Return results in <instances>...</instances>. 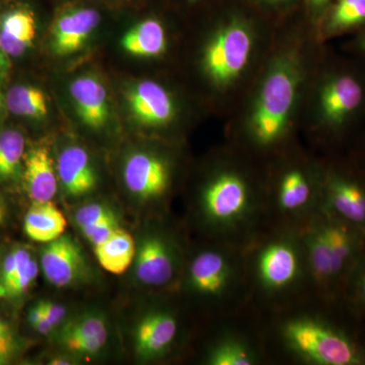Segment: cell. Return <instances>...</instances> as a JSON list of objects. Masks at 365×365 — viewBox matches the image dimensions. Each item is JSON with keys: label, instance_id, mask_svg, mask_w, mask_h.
I'll return each instance as SVG.
<instances>
[{"label": "cell", "instance_id": "4fadbf2b", "mask_svg": "<svg viewBox=\"0 0 365 365\" xmlns=\"http://www.w3.org/2000/svg\"><path fill=\"white\" fill-rule=\"evenodd\" d=\"M58 341L67 351L91 356L105 347L108 328L105 319L96 314H86L71 319L62 328Z\"/></svg>", "mask_w": 365, "mask_h": 365}, {"label": "cell", "instance_id": "484cf974", "mask_svg": "<svg viewBox=\"0 0 365 365\" xmlns=\"http://www.w3.org/2000/svg\"><path fill=\"white\" fill-rule=\"evenodd\" d=\"M309 260L314 275L322 283L337 282L342 276L336 268L332 250L327 240L323 225L317 228L309 240Z\"/></svg>", "mask_w": 365, "mask_h": 365}, {"label": "cell", "instance_id": "bcb514c9", "mask_svg": "<svg viewBox=\"0 0 365 365\" xmlns=\"http://www.w3.org/2000/svg\"><path fill=\"white\" fill-rule=\"evenodd\" d=\"M4 101H1V102H0V110H1L2 106H4Z\"/></svg>", "mask_w": 365, "mask_h": 365}, {"label": "cell", "instance_id": "1f68e13d", "mask_svg": "<svg viewBox=\"0 0 365 365\" xmlns=\"http://www.w3.org/2000/svg\"><path fill=\"white\" fill-rule=\"evenodd\" d=\"M119 227L117 216L114 215L88 225V227L81 228V232L85 235L86 239L93 245V247H97L109 240Z\"/></svg>", "mask_w": 365, "mask_h": 365}, {"label": "cell", "instance_id": "60d3db41", "mask_svg": "<svg viewBox=\"0 0 365 365\" xmlns=\"http://www.w3.org/2000/svg\"><path fill=\"white\" fill-rule=\"evenodd\" d=\"M6 217V203H4V198L0 195V225L4 222Z\"/></svg>", "mask_w": 365, "mask_h": 365}, {"label": "cell", "instance_id": "5b68a950", "mask_svg": "<svg viewBox=\"0 0 365 365\" xmlns=\"http://www.w3.org/2000/svg\"><path fill=\"white\" fill-rule=\"evenodd\" d=\"M325 191L333 215L365 232V163L329 170Z\"/></svg>", "mask_w": 365, "mask_h": 365}, {"label": "cell", "instance_id": "6da1fadb", "mask_svg": "<svg viewBox=\"0 0 365 365\" xmlns=\"http://www.w3.org/2000/svg\"><path fill=\"white\" fill-rule=\"evenodd\" d=\"M304 76V57L297 48L281 50L269 61L245 115L255 143L269 146L287 133L299 108Z\"/></svg>", "mask_w": 365, "mask_h": 365}, {"label": "cell", "instance_id": "d6986e66", "mask_svg": "<svg viewBox=\"0 0 365 365\" xmlns=\"http://www.w3.org/2000/svg\"><path fill=\"white\" fill-rule=\"evenodd\" d=\"M365 29V0H334L322 18L324 39Z\"/></svg>", "mask_w": 365, "mask_h": 365}, {"label": "cell", "instance_id": "52a82bcc", "mask_svg": "<svg viewBox=\"0 0 365 365\" xmlns=\"http://www.w3.org/2000/svg\"><path fill=\"white\" fill-rule=\"evenodd\" d=\"M86 264L83 250L66 235L48 242L41 254V268L46 279L59 288L83 280L88 274Z\"/></svg>", "mask_w": 365, "mask_h": 365}, {"label": "cell", "instance_id": "4dcf8cb0", "mask_svg": "<svg viewBox=\"0 0 365 365\" xmlns=\"http://www.w3.org/2000/svg\"><path fill=\"white\" fill-rule=\"evenodd\" d=\"M21 348L16 331L0 314V365L11 364L21 352Z\"/></svg>", "mask_w": 365, "mask_h": 365}, {"label": "cell", "instance_id": "ab89813d", "mask_svg": "<svg viewBox=\"0 0 365 365\" xmlns=\"http://www.w3.org/2000/svg\"><path fill=\"white\" fill-rule=\"evenodd\" d=\"M260 1L267 4V6L279 7L287 6L292 0H260Z\"/></svg>", "mask_w": 365, "mask_h": 365}, {"label": "cell", "instance_id": "30bf717a", "mask_svg": "<svg viewBox=\"0 0 365 365\" xmlns=\"http://www.w3.org/2000/svg\"><path fill=\"white\" fill-rule=\"evenodd\" d=\"M101 23V14L93 7H76L61 14L51 34L52 51L59 56L83 49Z\"/></svg>", "mask_w": 365, "mask_h": 365}, {"label": "cell", "instance_id": "d6a6232c", "mask_svg": "<svg viewBox=\"0 0 365 365\" xmlns=\"http://www.w3.org/2000/svg\"><path fill=\"white\" fill-rule=\"evenodd\" d=\"M114 215L115 213L113 212L111 209L105 206L104 204H86V205L79 208L78 212L76 213V222L81 230V228L88 227V225Z\"/></svg>", "mask_w": 365, "mask_h": 365}, {"label": "cell", "instance_id": "7402d4cb", "mask_svg": "<svg viewBox=\"0 0 365 365\" xmlns=\"http://www.w3.org/2000/svg\"><path fill=\"white\" fill-rule=\"evenodd\" d=\"M194 287L206 294H218L227 285L230 269L222 255L204 252L196 257L190 268Z\"/></svg>", "mask_w": 365, "mask_h": 365}, {"label": "cell", "instance_id": "d4e9b609", "mask_svg": "<svg viewBox=\"0 0 365 365\" xmlns=\"http://www.w3.org/2000/svg\"><path fill=\"white\" fill-rule=\"evenodd\" d=\"M4 104L11 114L28 119L40 120L48 114L44 91L33 86L18 85L9 88Z\"/></svg>", "mask_w": 365, "mask_h": 365}, {"label": "cell", "instance_id": "ac0fdd59", "mask_svg": "<svg viewBox=\"0 0 365 365\" xmlns=\"http://www.w3.org/2000/svg\"><path fill=\"white\" fill-rule=\"evenodd\" d=\"M167 31L157 19H146L124 34L121 46L125 52L140 58H155L167 52Z\"/></svg>", "mask_w": 365, "mask_h": 365}, {"label": "cell", "instance_id": "836d02e7", "mask_svg": "<svg viewBox=\"0 0 365 365\" xmlns=\"http://www.w3.org/2000/svg\"><path fill=\"white\" fill-rule=\"evenodd\" d=\"M351 271L353 277L350 281V289L353 302L365 309V246Z\"/></svg>", "mask_w": 365, "mask_h": 365}, {"label": "cell", "instance_id": "f1b7e54d", "mask_svg": "<svg viewBox=\"0 0 365 365\" xmlns=\"http://www.w3.org/2000/svg\"><path fill=\"white\" fill-rule=\"evenodd\" d=\"M209 361L212 365H250L253 359L242 346L235 342H225L211 353Z\"/></svg>", "mask_w": 365, "mask_h": 365}, {"label": "cell", "instance_id": "3957f363", "mask_svg": "<svg viewBox=\"0 0 365 365\" xmlns=\"http://www.w3.org/2000/svg\"><path fill=\"white\" fill-rule=\"evenodd\" d=\"M260 34L248 19L228 16L210 34L201 54L209 83L222 93L235 90L253 66Z\"/></svg>", "mask_w": 365, "mask_h": 365}, {"label": "cell", "instance_id": "f35d334b", "mask_svg": "<svg viewBox=\"0 0 365 365\" xmlns=\"http://www.w3.org/2000/svg\"><path fill=\"white\" fill-rule=\"evenodd\" d=\"M9 59L11 58L4 53L1 44H0V79L4 78L6 76L7 71H9Z\"/></svg>", "mask_w": 365, "mask_h": 365}, {"label": "cell", "instance_id": "ba28073f", "mask_svg": "<svg viewBox=\"0 0 365 365\" xmlns=\"http://www.w3.org/2000/svg\"><path fill=\"white\" fill-rule=\"evenodd\" d=\"M248 202V185L235 170L220 172L204 188V209L217 222H230L239 217L246 210Z\"/></svg>", "mask_w": 365, "mask_h": 365}, {"label": "cell", "instance_id": "74e56055", "mask_svg": "<svg viewBox=\"0 0 365 365\" xmlns=\"http://www.w3.org/2000/svg\"><path fill=\"white\" fill-rule=\"evenodd\" d=\"M41 312H42V309H41ZM31 325L33 326V328L35 329L38 333L42 334V335H49L55 329L54 326L48 321L43 313L41 314L40 318L36 319Z\"/></svg>", "mask_w": 365, "mask_h": 365}, {"label": "cell", "instance_id": "e0dca14e", "mask_svg": "<svg viewBox=\"0 0 365 365\" xmlns=\"http://www.w3.org/2000/svg\"><path fill=\"white\" fill-rule=\"evenodd\" d=\"M37 24L32 11L14 9L0 19V44L9 58L20 57L32 47Z\"/></svg>", "mask_w": 365, "mask_h": 365}, {"label": "cell", "instance_id": "277c9868", "mask_svg": "<svg viewBox=\"0 0 365 365\" xmlns=\"http://www.w3.org/2000/svg\"><path fill=\"white\" fill-rule=\"evenodd\" d=\"M292 348L317 364H365V350L342 329L314 319H297L285 327Z\"/></svg>", "mask_w": 365, "mask_h": 365}, {"label": "cell", "instance_id": "ffe728a7", "mask_svg": "<svg viewBox=\"0 0 365 365\" xmlns=\"http://www.w3.org/2000/svg\"><path fill=\"white\" fill-rule=\"evenodd\" d=\"M259 271L261 279L268 287H287L297 275V255L287 245H271L261 254Z\"/></svg>", "mask_w": 365, "mask_h": 365}, {"label": "cell", "instance_id": "8fae6325", "mask_svg": "<svg viewBox=\"0 0 365 365\" xmlns=\"http://www.w3.org/2000/svg\"><path fill=\"white\" fill-rule=\"evenodd\" d=\"M69 95L76 114L86 126L100 129L108 123L109 98L100 79L91 76H78L69 85Z\"/></svg>", "mask_w": 365, "mask_h": 365}, {"label": "cell", "instance_id": "2e32d148", "mask_svg": "<svg viewBox=\"0 0 365 365\" xmlns=\"http://www.w3.org/2000/svg\"><path fill=\"white\" fill-rule=\"evenodd\" d=\"M176 319L169 314L155 313L144 317L136 328V353L148 359L165 352L176 337Z\"/></svg>", "mask_w": 365, "mask_h": 365}, {"label": "cell", "instance_id": "7bdbcfd3", "mask_svg": "<svg viewBox=\"0 0 365 365\" xmlns=\"http://www.w3.org/2000/svg\"><path fill=\"white\" fill-rule=\"evenodd\" d=\"M361 129H364V157L362 158L361 162L365 163V122H364V126L361 127Z\"/></svg>", "mask_w": 365, "mask_h": 365}, {"label": "cell", "instance_id": "4316f807", "mask_svg": "<svg viewBox=\"0 0 365 365\" xmlns=\"http://www.w3.org/2000/svg\"><path fill=\"white\" fill-rule=\"evenodd\" d=\"M312 193L309 180L300 170L285 173L279 185V203L287 210H294L304 206Z\"/></svg>", "mask_w": 365, "mask_h": 365}, {"label": "cell", "instance_id": "d590c367", "mask_svg": "<svg viewBox=\"0 0 365 365\" xmlns=\"http://www.w3.org/2000/svg\"><path fill=\"white\" fill-rule=\"evenodd\" d=\"M348 50L357 59L365 62V29L355 34L351 42L348 44Z\"/></svg>", "mask_w": 365, "mask_h": 365}, {"label": "cell", "instance_id": "83f0119b", "mask_svg": "<svg viewBox=\"0 0 365 365\" xmlns=\"http://www.w3.org/2000/svg\"><path fill=\"white\" fill-rule=\"evenodd\" d=\"M39 274V266L35 259H31L26 267L9 284L0 289V299H16L24 297L33 287Z\"/></svg>", "mask_w": 365, "mask_h": 365}, {"label": "cell", "instance_id": "7a4b0ae2", "mask_svg": "<svg viewBox=\"0 0 365 365\" xmlns=\"http://www.w3.org/2000/svg\"><path fill=\"white\" fill-rule=\"evenodd\" d=\"M314 126L340 140L365 122V62L332 59L322 66L312 96Z\"/></svg>", "mask_w": 365, "mask_h": 365}, {"label": "cell", "instance_id": "8d00e7d4", "mask_svg": "<svg viewBox=\"0 0 365 365\" xmlns=\"http://www.w3.org/2000/svg\"><path fill=\"white\" fill-rule=\"evenodd\" d=\"M334 0H307L311 11L316 18H323Z\"/></svg>", "mask_w": 365, "mask_h": 365}, {"label": "cell", "instance_id": "b9f144b4", "mask_svg": "<svg viewBox=\"0 0 365 365\" xmlns=\"http://www.w3.org/2000/svg\"><path fill=\"white\" fill-rule=\"evenodd\" d=\"M50 364L67 365V364H71V362H69L68 360H66L64 359H53L51 362H50Z\"/></svg>", "mask_w": 365, "mask_h": 365}, {"label": "cell", "instance_id": "8992f818", "mask_svg": "<svg viewBox=\"0 0 365 365\" xmlns=\"http://www.w3.org/2000/svg\"><path fill=\"white\" fill-rule=\"evenodd\" d=\"M127 104L132 117L145 127H165L177 116L175 98L162 83L143 79L127 91Z\"/></svg>", "mask_w": 365, "mask_h": 365}, {"label": "cell", "instance_id": "e575fe53", "mask_svg": "<svg viewBox=\"0 0 365 365\" xmlns=\"http://www.w3.org/2000/svg\"><path fill=\"white\" fill-rule=\"evenodd\" d=\"M39 306L42 309L43 314L54 326V328L58 327L66 318V309L61 304L50 302V300H42L39 302Z\"/></svg>", "mask_w": 365, "mask_h": 365}, {"label": "cell", "instance_id": "9c48e42d", "mask_svg": "<svg viewBox=\"0 0 365 365\" xmlns=\"http://www.w3.org/2000/svg\"><path fill=\"white\" fill-rule=\"evenodd\" d=\"M124 182L133 195L143 200L158 198L169 188V165L153 153L137 151L127 158L123 170Z\"/></svg>", "mask_w": 365, "mask_h": 365}, {"label": "cell", "instance_id": "f6af8a7d", "mask_svg": "<svg viewBox=\"0 0 365 365\" xmlns=\"http://www.w3.org/2000/svg\"><path fill=\"white\" fill-rule=\"evenodd\" d=\"M2 260H4V259L1 258V254H0V269H1Z\"/></svg>", "mask_w": 365, "mask_h": 365}, {"label": "cell", "instance_id": "ee69618b", "mask_svg": "<svg viewBox=\"0 0 365 365\" xmlns=\"http://www.w3.org/2000/svg\"><path fill=\"white\" fill-rule=\"evenodd\" d=\"M4 101V95H2L1 91H0V102Z\"/></svg>", "mask_w": 365, "mask_h": 365}, {"label": "cell", "instance_id": "44dd1931", "mask_svg": "<svg viewBox=\"0 0 365 365\" xmlns=\"http://www.w3.org/2000/svg\"><path fill=\"white\" fill-rule=\"evenodd\" d=\"M66 225V216L51 201L33 203L24 220V230L29 239L43 244H48L63 235Z\"/></svg>", "mask_w": 365, "mask_h": 365}, {"label": "cell", "instance_id": "9a60e30c", "mask_svg": "<svg viewBox=\"0 0 365 365\" xmlns=\"http://www.w3.org/2000/svg\"><path fill=\"white\" fill-rule=\"evenodd\" d=\"M136 277L141 283L160 287L172 279L174 260L169 247L157 237L144 239L135 255Z\"/></svg>", "mask_w": 365, "mask_h": 365}, {"label": "cell", "instance_id": "f546056e", "mask_svg": "<svg viewBox=\"0 0 365 365\" xmlns=\"http://www.w3.org/2000/svg\"><path fill=\"white\" fill-rule=\"evenodd\" d=\"M32 258L29 250L23 247L11 250L2 260L0 269V289L16 277L26 267Z\"/></svg>", "mask_w": 365, "mask_h": 365}, {"label": "cell", "instance_id": "603a6c76", "mask_svg": "<svg viewBox=\"0 0 365 365\" xmlns=\"http://www.w3.org/2000/svg\"><path fill=\"white\" fill-rule=\"evenodd\" d=\"M93 251L103 269L115 275H121L135 260L137 248L133 237L119 227L109 240L93 247Z\"/></svg>", "mask_w": 365, "mask_h": 365}, {"label": "cell", "instance_id": "7c38bea8", "mask_svg": "<svg viewBox=\"0 0 365 365\" xmlns=\"http://www.w3.org/2000/svg\"><path fill=\"white\" fill-rule=\"evenodd\" d=\"M24 180L26 193L33 203L52 201L57 193L58 175L50 151L46 146H33L24 158Z\"/></svg>", "mask_w": 365, "mask_h": 365}, {"label": "cell", "instance_id": "cb8c5ba5", "mask_svg": "<svg viewBox=\"0 0 365 365\" xmlns=\"http://www.w3.org/2000/svg\"><path fill=\"white\" fill-rule=\"evenodd\" d=\"M26 139L21 131L0 129V182L16 181L23 172Z\"/></svg>", "mask_w": 365, "mask_h": 365}, {"label": "cell", "instance_id": "5bb4252c", "mask_svg": "<svg viewBox=\"0 0 365 365\" xmlns=\"http://www.w3.org/2000/svg\"><path fill=\"white\" fill-rule=\"evenodd\" d=\"M57 175L63 188L71 196L91 193L98 184V176L90 155L78 145L67 146L59 155Z\"/></svg>", "mask_w": 365, "mask_h": 365}]
</instances>
